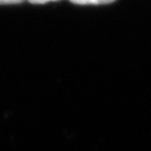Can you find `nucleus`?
<instances>
[{"instance_id": "obj_2", "label": "nucleus", "mask_w": 151, "mask_h": 151, "mask_svg": "<svg viewBox=\"0 0 151 151\" xmlns=\"http://www.w3.org/2000/svg\"><path fill=\"white\" fill-rule=\"evenodd\" d=\"M25 0H0V5L3 4H19Z\"/></svg>"}, {"instance_id": "obj_1", "label": "nucleus", "mask_w": 151, "mask_h": 151, "mask_svg": "<svg viewBox=\"0 0 151 151\" xmlns=\"http://www.w3.org/2000/svg\"><path fill=\"white\" fill-rule=\"evenodd\" d=\"M69 1L75 3V4H79V5H88V4L100 5V4L112 3V2H114L116 0H69Z\"/></svg>"}, {"instance_id": "obj_3", "label": "nucleus", "mask_w": 151, "mask_h": 151, "mask_svg": "<svg viewBox=\"0 0 151 151\" xmlns=\"http://www.w3.org/2000/svg\"><path fill=\"white\" fill-rule=\"evenodd\" d=\"M29 3L33 4H44V3L50 2V1H59V0H27Z\"/></svg>"}]
</instances>
